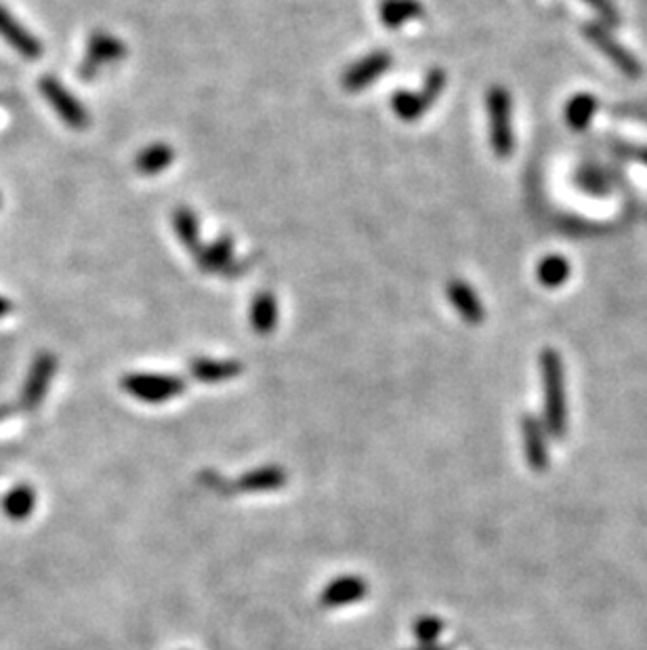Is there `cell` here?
I'll use <instances>...</instances> for the list:
<instances>
[{
	"label": "cell",
	"mask_w": 647,
	"mask_h": 650,
	"mask_svg": "<svg viewBox=\"0 0 647 650\" xmlns=\"http://www.w3.org/2000/svg\"><path fill=\"white\" fill-rule=\"evenodd\" d=\"M120 385L126 394L145 404L169 402L186 391V381L181 377L160 375V372H131L123 377Z\"/></svg>",
	"instance_id": "3"
},
{
	"label": "cell",
	"mask_w": 647,
	"mask_h": 650,
	"mask_svg": "<svg viewBox=\"0 0 647 650\" xmlns=\"http://www.w3.org/2000/svg\"><path fill=\"white\" fill-rule=\"evenodd\" d=\"M620 151H623L624 156L629 154L633 158H637V160H642V162L647 164V148H629V145H626V148H623Z\"/></svg>",
	"instance_id": "28"
},
{
	"label": "cell",
	"mask_w": 647,
	"mask_h": 650,
	"mask_svg": "<svg viewBox=\"0 0 647 650\" xmlns=\"http://www.w3.org/2000/svg\"><path fill=\"white\" fill-rule=\"evenodd\" d=\"M0 38L25 60H38L42 55V42L3 5H0Z\"/></svg>",
	"instance_id": "10"
},
{
	"label": "cell",
	"mask_w": 647,
	"mask_h": 650,
	"mask_svg": "<svg viewBox=\"0 0 647 650\" xmlns=\"http://www.w3.org/2000/svg\"><path fill=\"white\" fill-rule=\"evenodd\" d=\"M443 629H446V625H443L440 617L433 615L418 617L415 625H412V631H415L416 640L421 644H435L437 637L443 634Z\"/></svg>",
	"instance_id": "25"
},
{
	"label": "cell",
	"mask_w": 647,
	"mask_h": 650,
	"mask_svg": "<svg viewBox=\"0 0 647 650\" xmlns=\"http://www.w3.org/2000/svg\"><path fill=\"white\" fill-rule=\"evenodd\" d=\"M582 34H585L587 41L591 42L593 47H597L623 74L631 76V78H637V76L643 74V66L639 63L637 57L633 55L631 50H626L623 44H620L616 38L604 28V25L587 23L585 28H582Z\"/></svg>",
	"instance_id": "6"
},
{
	"label": "cell",
	"mask_w": 647,
	"mask_h": 650,
	"mask_svg": "<svg viewBox=\"0 0 647 650\" xmlns=\"http://www.w3.org/2000/svg\"><path fill=\"white\" fill-rule=\"evenodd\" d=\"M576 183H579V188H582L588 194L601 196L607 192L606 173L597 167H591V164H587V167H582L579 173H576Z\"/></svg>",
	"instance_id": "24"
},
{
	"label": "cell",
	"mask_w": 647,
	"mask_h": 650,
	"mask_svg": "<svg viewBox=\"0 0 647 650\" xmlns=\"http://www.w3.org/2000/svg\"><path fill=\"white\" fill-rule=\"evenodd\" d=\"M251 326L259 334H269L278 326V299L271 290H261L251 303Z\"/></svg>",
	"instance_id": "17"
},
{
	"label": "cell",
	"mask_w": 647,
	"mask_h": 650,
	"mask_svg": "<svg viewBox=\"0 0 647 650\" xmlns=\"http://www.w3.org/2000/svg\"><path fill=\"white\" fill-rule=\"evenodd\" d=\"M288 482V473L280 465H263L240 476L238 489L242 492H274Z\"/></svg>",
	"instance_id": "15"
},
{
	"label": "cell",
	"mask_w": 647,
	"mask_h": 650,
	"mask_svg": "<svg viewBox=\"0 0 647 650\" xmlns=\"http://www.w3.org/2000/svg\"><path fill=\"white\" fill-rule=\"evenodd\" d=\"M36 508V492L28 484H17L6 492L3 499L5 514L11 517L13 522H22L28 517Z\"/></svg>",
	"instance_id": "19"
},
{
	"label": "cell",
	"mask_w": 647,
	"mask_h": 650,
	"mask_svg": "<svg viewBox=\"0 0 647 650\" xmlns=\"http://www.w3.org/2000/svg\"><path fill=\"white\" fill-rule=\"evenodd\" d=\"M11 309H13V303L6 299V297L0 295V318H5L6 314H11Z\"/></svg>",
	"instance_id": "29"
},
{
	"label": "cell",
	"mask_w": 647,
	"mask_h": 650,
	"mask_svg": "<svg viewBox=\"0 0 647 650\" xmlns=\"http://www.w3.org/2000/svg\"><path fill=\"white\" fill-rule=\"evenodd\" d=\"M424 6L418 0H380L378 15L385 28L399 30L415 19H421Z\"/></svg>",
	"instance_id": "16"
},
{
	"label": "cell",
	"mask_w": 647,
	"mask_h": 650,
	"mask_svg": "<svg viewBox=\"0 0 647 650\" xmlns=\"http://www.w3.org/2000/svg\"><path fill=\"white\" fill-rule=\"evenodd\" d=\"M196 263L206 274H227L233 265V238L221 236L208 246H200L196 252Z\"/></svg>",
	"instance_id": "13"
},
{
	"label": "cell",
	"mask_w": 647,
	"mask_h": 650,
	"mask_svg": "<svg viewBox=\"0 0 647 650\" xmlns=\"http://www.w3.org/2000/svg\"><path fill=\"white\" fill-rule=\"evenodd\" d=\"M38 88H41L42 97L49 101V105L53 107L63 123L72 129H85L88 124V112L85 110V105L76 99V95H72L63 87V82L55 76H42L41 82H38Z\"/></svg>",
	"instance_id": "5"
},
{
	"label": "cell",
	"mask_w": 647,
	"mask_h": 650,
	"mask_svg": "<svg viewBox=\"0 0 647 650\" xmlns=\"http://www.w3.org/2000/svg\"><path fill=\"white\" fill-rule=\"evenodd\" d=\"M175 160V150L169 143H151L135 158V169L141 175H158Z\"/></svg>",
	"instance_id": "18"
},
{
	"label": "cell",
	"mask_w": 647,
	"mask_h": 650,
	"mask_svg": "<svg viewBox=\"0 0 647 650\" xmlns=\"http://www.w3.org/2000/svg\"><path fill=\"white\" fill-rule=\"evenodd\" d=\"M391 105H393V112L397 114V118L404 120V123H416V120L424 116L431 107V104L424 99V95L421 91L418 93L397 91L391 97Z\"/></svg>",
	"instance_id": "22"
},
{
	"label": "cell",
	"mask_w": 647,
	"mask_h": 650,
	"mask_svg": "<svg viewBox=\"0 0 647 650\" xmlns=\"http://www.w3.org/2000/svg\"><path fill=\"white\" fill-rule=\"evenodd\" d=\"M57 371V360L53 353L42 352L38 353L34 362H32V369L28 372V379H25L23 391H22V402L25 408H36L41 407L44 394L49 391L50 379H53Z\"/></svg>",
	"instance_id": "9"
},
{
	"label": "cell",
	"mask_w": 647,
	"mask_h": 650,
	"mask_svg": "<svg viewBox=\"0 0 647 650\" xmlns=\"http://www.w3.org/2000/svg\"><path fill=\"white\" fill-rule=\"evenodd\" d=\"M488 126H490V145L498 158H509L515 150L513 133V101L505 87H492L486 95Z\"/></svg>",
	"instance_id": "2"
},
{
	"label": "cell",
	"mask_w": 647,
	"mask_h": 650,
	"mask_svg": "<svg viewBox=\"0 0 647 650\" xmlns=\"http://www.w3.org/2000/svg\"><path fill=\"white\" fill-rule=\"evenodd\" d=\"M541 377L544 391L542 423L551 438L563 440L568 434V394L566 371L560 352L553 347L541 352Z\"/></svg>",
	"instance_id": "1"
},
{
	"label": "cell",
	"mask_w": 647,
	"mask_h": 650,
	"mask_svg": "<svg viewBox=\"0 0 647 650\" xmlns=\"http://www.w3.org/2000/svg\"><path fill=\"white\" fill-rule=\"evenodd\" d=\"M126 55V44L110 32H93L87 42L85 57H82L78 74L82 80H93L101 69L110 63H116Z\"/></svg>",
	"instance_id": "4"
},
{
	"label": "cell",
	"mask_w": 647,
	"mask_h": 650,
	"mask_svg": "<svg viewBox=\"0 0 647 650\" xmlns=\"http://www.w3.org/2000/svg\"><path fill=\"white\" fill-rule=\"evenodd\" d=\"M173 225L177 236L181 240V244L196 255V252L200 251V225L196 213L187 206H179L173 213Z\"/></svg>",
	"instance_id": "21"
},
{
	"label": "cell",
	"mask_w": 647,
	"mask_h": 650,
	"mask_svg": "<svg viewBox=\"0 0 647 650\" xmlns=\"http://www.w3.org/2000/svg\"><path fill=\"white\" fill-rule=\"evenodd\" d=\"M572 274L570 261L561 255H549L544 257L536 268V278L542 287L547 288H560L566 284V280Z\"/></svg>",
	"instance_id": "23"
},
{
	"label": "cell",
	"mask_w": 647,
	"mask_h": 650,
	"mask_svg": "<svg viewBox=\"0 0 647 650\" xmlns=\"http://www.w3.org/2000/svg\"><path fill=\"white\" fill-rule=\"evenodd\" d=\"M519 429H522V442H524V454L528 461L530 470L536 473H544L549 470L551 454H549V432L544 427L542 419L536 415L525 413L519 419Z\"/></svg>",
	"instance_id": "7"
},
{
	"label": "cell",
	"mask_w": 647,
	"mask_h": 650,
	"mask_svg": "<svg viewBox=\"0 0 647 650\" xmlns=\"http://www.w3.org/2000/svg\"><path fill=\"white\" fill-rule=\"evenodd\" d=\"M446 80H448V76L442 68H431L427 76H424L421 93L424 95V99H427L431 105H433L435 99L443 93V88H446Z\"/></svg>",
	"instance_id": "26"
},
{
	"label": "cell",
	"mask_w": 647,
	"mask_h": 650,
	"mask_svg": "<svg viewBox=\"0 0 647 650\" xmlns=\"http://www.w3.org/2000/svg\"><path fill=\"white\" fill-rule=\"evenodd\" d=\"M244 366L238 360H217V358H196L189 364V372L200 383H221L242 375Z\"/></svg>",
	"instance_id": "14"
},
{
	"label": "cell",
	"mask_w": 647,
	"mask_h": 650,
	"mask_svg": "<svg viewBox=\"0 0 647 650\" xmlns=\"http://www.w3.org/2000/svg\"><path fill=\"white\" fill-rule=\"evenodd\" d=\"M391 53H387V50H372V53L361 57V60L351 63V66L345 69L341 85L349 93L364 91V88L374 85V82L391 68Z\"/></svg>",
	"instance_id": "8"
},
{
	"label": "cell",
	"mask_w": 647,
	"mask_h": 650,
	"mask_svg": "<svg viewBox=\"0 0 647 650\" xmlns=\"http://www.w3.org/2000/svg\"><path fill=\"white\" fill-rule=\"evenodd\" d=\"M368 596V583L358 574H342L330 581L320 593V604L326 609H342V606L361 602Z\"/></svg>",
	"instance_id": "11"
},
{
	"label": "cell",
	"mask_w": 647,
	"mask_h": 650,
	"mask_svg": "<svg viewBox=\"0 0 647 650\" xmlns=\"http://www.w3.org/2000/svg\"><path fill=\"white\" fill-rule=\"evenodd\" d=\"M585 3L591 5L607 25H618L620 23V13H618L616 5H614L612 0H585Z\"/></svg>",
	"instance_id": "27"
},
{
	"label": "cell",
	"mask_w": 647,
	"mask_h": 650,
	"mask_svg": "<svg viewBox=\"0 0 647 650\" xmlns=\"http://www.w3.org/2000/svg\"><path fill=\"white\" fill-rule=\"evenodd\" d=\"M448 299L452 307L462 316L467 325H481L486 318L484 303H481L478 290L465 280H450L448 282Z\"/></svg>",
	"instance_id": "12"
},
{
	"label": "cell",
	"mask_w": 647,
	"mask_h": 650,
	"mask_svg": "<svg viewBox=\"0 0 647 650\" xmlns=\"http://www.w3.org/2000/svg\"><path fill=\"white\" fill-rule=\"evenodd\" d=\"M595 114H597V97L591 93H579L568 101L566 123L570 124V129L585 131L593 123Z\"/></svg>",
	"instance_id": "20"
},
{
	"label": "cell",
	"mask_w": 647,
	"mask_h": 650,
	"mask_svg": "<svg viewBox=\"0 0 647 650\" xmlns=\"http://www.w3.org/2000/svg\"><path fill=\"white\" fill-rule=\"evenodd\" d=\"M410 650H450L448 646H440V644H421V646Z\"/></svg>",
	"instance_id": "30"
}]
</instances>
